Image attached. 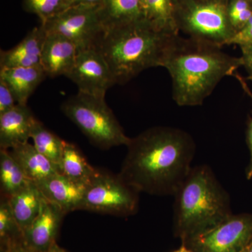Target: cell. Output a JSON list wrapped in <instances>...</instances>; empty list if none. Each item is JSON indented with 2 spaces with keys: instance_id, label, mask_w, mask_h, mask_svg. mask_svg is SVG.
<instances>
[{
  "instance_id": "6da1fadb",
  "label": "cell",
  "mask_w": 252,
  "mask_h": 252,
  "mask_svg": "<svg viewBox=\"0 0 252 252\" xmlns=\"http://www.w3.org/2000/svg\"><path fill=\"white\" fill-rule=\"evenodd\" d=\"M118 175L140 193L174 196L191 170L195 144L188 132L157 126L131 138Z\"/></svg>"
},
{
  "instance_id": "7a4b0ae2",
  "label": "cell",
  "mask_w": 252,
  "mask_h": 252,
  "mask_svg": "<svg viewBox=\"0 0 252 252\" xmlns=\"http://www.w3.org/2000/svg\"><path fill=\"white\" fill-rule=\"evenodd\" d=\"M221 48L193 38L172 36L161 67L172 79V98L182 107L202 105L220 80L235 76L243 67L241 58L225 54Z\"/></svg>"
},
{
  "instance_id": "3957f363",
  "label": "cell",
  "mask_w": 252,
  "mask_h": 252,
  "mask_svg": "<svg viewBox=\"0 0 252 252\" xmlns=\"http://www.w3.org/2000/svg\"><path fill=\"white\" fill-rule=\"evenodd\" d=\"M174 197V230L182 242L212 229L233 215L228 192L207 165L192 167Z\"/></svg>"
},
{
  "instance_id": "277c9868",
  "label": "cell",
  "mask_w": 252,
  "mask_h": 252,
  "mask_svg": "<svg viewBox=\"0 0 252 252\" xmlns=\"http://www.w3.org/2000/svg\"><path fill=\"white\" fill-rule=\"evenodd\" d=\"M172 36L140 18L106 29L95 48L107 61L116 84H124L148 68L161 67Z\"/></svg>"
},
{
  "instance_id": "5b68a950",
  "label": "cell",
  "mask_w": 252,
  "mask_h": 252,
  "mask_svg": "<svg viewBox=\"0 0 252 252\" xmlns=\"http://www.w3.org/2000/svg\"><path fill=\"white\" fill-rule=\"evenodd\" d=\"M66 117L80 129L90 142L99 148L109 149L124 145L131 138L123 130L105 97L78 92L61 107Z\"/></svg>"
},
{
  "instance_id": "8992f818",
  "label": "cell",
  "mask_w": 252,
  "mask_h": 252,
  "mask_svg": "<svg viewBox=\"0 0 252 252\" xmlns=\"http://www.w3.org/2000/svg\"><path fill=\"white\" fill-rule=\"evenodd\" d=\"M228 0H182L174 3L179 31L222 48L236 34L228 16Z\"/></svg>"
},
{
  "instance_id": "52a82bcc",
  "label": "cell",
  "mask_w": 252,
  "mask_h": 252,
  "mask_svg": "<svg viewBox=\"0 0 252 252\" xmlns=\"http://www.w3.org/2000/svg\"><path fill=\"white\" fill-rule=\"evenodd\" d=\"M139 193L119 175L96 168L86 187L80 210L114 216H131L138 211Z\"/></svg>"
},
{
  "instance_id": "ba28073f",
  "label": "cell",
  "mask_w": 252,
  "mask_h": 252,
  "mask_svg": "<svg viewBox=\"0 0 252 252\" xmlns=\"http://www.w3.org/2000/svg\"><path fill=\"white\" fill-rule=\"evenodd\" d=\"M47 34H59L77 46L78 51L95 47L104 34L102 5L67 8L41 23Z\"/></svg>"
},
{
  "instance_id": "9c48e42d",
  "label": "cell",
  "mask_w": 252,
  "mask_h": 252,
  "mask_svg": "<svg viewBox=\"0 0 252 252\" xmlns=\"http://www.w3.org/2000/svg\"><path fill=\"white\" fill-rule=\"evenodd\" d=\"M252 238V214L232 215L202 234L182 242L193 252H242Z\"/></svg>"
},
{
  "instance_id": "30bf717a",
  "label": "cell",
  "mask_w": 252,
  "mask_h": 252,
  "mask_svg": "<svg viewBox=\"0 0 252 252\" xmlns=\"http://www.w3.org/2000/svg\"><path fill=\"white\" fill-rule=\"evenodd\" d=\"M79 92L105 97L106 93L116 84L107 61L95 47L78 51L75 64L67 74Z\"/></svg>"
},
{
  "instance_id": "8fae6325",
  "label": "cell",
  "mask_w": 252,
  "mask_h": 252,
  "mask_svg": "<svg viewBox=\"0 0 252 252\" xmlns=\"http://www.w3.org/2000/svg\"><path fill=\"white\" fill-rule=\"evenodd\" d=\"M64 214L44 198L40 212L24 233V242L32 252H44L56 243Z\"/></svg>"
},
{
  "instance_id": "7c38bea8",
  "label": "cell",
  "mask_w": 252,
  "mask_h": 252,
  "mask_svg": "<svg viewBox=\"0 0 252 252\" xmlns=\"http://www.w3.org/2000/svg\"><path fill=\"white\" fill-rule=\"evenodd\" d=\"M34 184L44 199L59 207L64 215L80 210L85 186L73 182L60 172Z\"/></svg>"
},
{
  "instance_id": "4fadbf2b",
  "label": "cell",
  "mask_w": 252,
  "mask_h": 252,
  "mask_svg": "<svg viewBox=\"0 0 252 252\" xmlns=\"http://www.w3.org/2000/svg\"><path fill=\"white\" fill-rule=\"evenodd\" d=\"M77 46L59 34H47L41 56V65L47 77L55 78L71 72L77 59Z\"/></svg>"
},
{
  "instance_id": "5bb4252c",
  "label": "cell",
  "mask_w": 252,
  "mask_h": 252,
  "mask_svg": "<svg viewBox=\"0 0 252 252\" xmlns=\"http://www.w3.org/2000/svg\"><path fill=\"white\" fill-rule=\"evenodd\" d=\"M36 121L27 104H16L0 114V148L10 150L28 142Z\"/></svg>"
},
{
  "instance_id": "9a60e30c",
  "label": "cell",
  "mask_w": 252,
  "mask_h": 252,
  "mask_svg": "<svg viewBox=\"0 0 252 252\" xmlns=\"http://www.w3.org/2000/svg\"><path fill=\"white\" fill-rule=\"evenodd\" d=\"M47 33L42 26L33 28L18 45L0 53V69L41 65L43 44Z\"/></svg>"
},
{
  "instance_id": "2e32d148",
  "label": "cell",
  "mask_w": 252,
  "mask_h": 252,
  "mask_svg": "<svg viewBox=\"0 0 252 252\" xmlns=\"http://www.w3.org/2000/svg\"><path fill=\"white\" fill-rule=\"evenodd\" d=\"M47 77L41 65L0 69V79L12 91L18 104L26 105L38 86Z\"/></svg>"
},
{
  "instance_id": "e0dca14e",
  "label": "cell",
  "mask_w": 252,
  "mask_h": 252,
  "mask_svg": "<svg viewBox=\"0 0 252 252\" xmlns=\"http://www.w3.org/2000/svg\"><path fill=\"white\" fill-rule=\"evenodd\" d=\"M9 151L28 180L33 183L45 180L60 172L49 159L28 142L18 144Z\"/></svg>"
},
{
  "instance_id": "ac0fdd59",
  "label": "cell",
  "mask_w": 252,
  "mask_h": 252,
  "mask_svg": "<svg viewBox=\"0 0 252 252\" xmlns=\"http://www.w3.org/2000/svg\"><path fill=\"white\" fill-rule=\"evenodd\" d=\"M7 200L24 236L25 232L39 215L44 197L35 184L31 182Z\"/></svg>"
},
{
  "instance_id": "d6986e66",
  "label": "cell",
  "mask_w": 252,
  "mask_h": 252,
  "mask_svg": "<svg viewBox=\"0 0 252 252\" xmlns=\"http://www.w3.org/2000/svg\"><path fill=\"white\" fill-rule=\"evenodd\" d=\"M140 18L157 31L171 35L179 34L172 0H140Z\"/></svg>"
},
{
  "instance_id": "ffe728a7",
  "label": "cell",
  "mask_w": 252,
  "mask_h": 252,
  "mask_svg": "<svg viewBox=\"0 0 252 252\" xmlns=\"http://www.w3.org/2000/svg\"><path fill=\"white\" fill-rule=\"evenodd\" d=\"M95 171L96 168L89 163L77 146L64 142L61 174L73 182L86 187Z\"/></svg>"
},
{
  "instance_id": "44dd1931",
  "label": "cell",
  "mask_w": 252,
  "mask_h": 252,
  "mask_svg": "<svg viewBox=\"0 0 252 252\" xmlns=\"http://www.w3.org/2000/svg\"><path fill=\"white\" fill-rule=\"evenodd\" d=\"M28 180L9 150L0 151V187L1 198L9 199L27 187Z\"/></svg>"
},
{
  "instance_id": "7402d4cb",
  "label": "cell",
  "mask_w": 252,
  "mask_h": 252,
  "mask_svg": "<svg viewBox=\"0 0 252 252\" xmlns=\"http://www.w3.org/2000/svg\"><path fill=\"white\" fill-rule=\"evenodd\" d=\"M31 138L36 150L49 159L59 169L61 173V161L65 141L46 128L38 119L33 126Z\"/></svg>"
},
{
  "instance_id": "603a6c76",
  "label": "cell",
  "mask_w": 252,
  "mask_h": 252,
  "mask_svg": "<svg viewBox=\"0 0 252 252\" xmlns=\"http://www.w3.org/2000/svg\"><path fill=\"white\" fill-rule=\"evenodd\" d=\"M102 16L105 30L140 19V0H104Z\"/></svg>"
},
{
  "instance_id": "cb8c5ba5",
  "label": "cell",
  "mask_w": 252,
  "mask_h": 252,
  "mask_svg": "<svg viewBox=\"0 0 252 252\" xmlns=\"http://www.w3.org/2000/svg\"><path fill=\"white\" fill-rule=\"evenodd\" d=\"M23 233L13 215L7 199L0 203V244L1 246L22 240Z\"/></svg>"
},
{
  "instance_id": "d4e9b609",
  "label": "cell",
  "mask_w": 252,
  "mask_h": 252,
  "mask_svg": "<svg viewBox=\"0 0 252 252\" xmlns=\"http://www.w3.org/2000/svg\"><path fill=\"white\" fill-rule=\"evenodd\" d=\"M66 1L67 0H23V4L26 11L36 15L43 23L63 11Z\"/></svg>"
},
{
  "instance_id": "484cf974",
  "label": "cell",
  "mask_w": 252,
  "mask_h": 252,
  "mask_svg": "<svg viewBox=\"0 0 252 252\" xmlns=\"http://www.w3.org/2000/svg\"><path fill=\"white\" fill-rule=\"evenodd\" d=\"M228 16L235 33L238 32L252 16L251 0H228Z\"/></svg>"
},
{
  "instance_id": "4316f807",
  "label": "cell",
  "mask_w": 252,
  "mask_h": 252,
  "mask_svg": "<svg viewBox=\"0 0 252 252\" xmlns=\"http://www.w3.org/2000/svg\"><path fill=\"white\" fill-rule=\"evenodd\" d=\"M235 77L238 79L241 85L243 86L244 91L249 94L252 99V93L249 89L246 83L245 82V80L238 74H235ZM246 142L249 152H250V161H249L248 165L245 170V176L248 180H252V117L249 119L248 126H247Z\"/></svg>"
},
{
  "instance_id": "83f0119b",
  "label": "cell",
  "mask_w": 252,
  "mask_h": 252,
  "mask_svg": "<svg viewBox=\"0 0 252 252\" xmlns=\"http://www.w3.org/2000/svg\"><path fill=\"white\" fill-rule=\"evenodd\" d=\"M17 104L12 91L4 81L0 79V114L12 109Z\"/></svg>"
},
{
  "instance_id": "f1b7e54d",
  "label": "cell",
  "mask_w": 252,
  "mask_h": 252,
  "mask_svg": "<svg viewBox=\"0 0 252 252\" xmlns=\"http://www.w3.org/2000/svg\"><path fill=\"white\" fill-rule=\"evenodd\" d=\"M250 44H252V16L246 26L232 38L228 45L236 44L241 46Z\"/></svg>"
},
{
  "instance_id": "f546056e",
  "label": "cell",
  "mask_w": 252,
  "mask_h": 252,
  "mask_svg": "<svg viewBox=\"0 0 252 252\" xmlns=\"http://www.w3.org/2000/svg\"><path fill=\"white\" fill-rule=\"evenodd\" d=\"M242 51L243 67L248 73L247 79L252 81V44L240 46Z\"/></svg>"
},
{
  "instance_id": "4dcf8cb0",
  "label": "cell",
  "mask_w": 252,
  "mask_h": 252,
  "mask_svg": "<svg viewBox=\"0 0 252 252\" xmlns=\"http://www.w3.org/2000/svg\"><path fill=\"white\" fill-rule=\"evenodd\" d=\"M1 252H32L25 244L24 239L1 246Z\"/></svg>"
},
{
  "instance_id": "1f68e13d",
  "label": "cell",
  "mask_w": 252,
  "mask_h": 252,
  "mask_svg": "<svg viewBox=\"0 0 252 252\" xmlns=\"http://www.w3.org/2000/svg\"><path fill=\"white\" fill-rule=\"evenodd\" d=\"M103 1L104 0H67L63 11L67 8L79 5H102Z\"/></svg>"
},
{
  "instance_id": "d6a6232c",
  "label": "cell",
  "mask_w": 252,
  "mask_h": 252,
  "mask_svg": "<svg viewBox=\"0 0 252 252\" xmlns=\"http://www.w3.org/2000/svg\"><path fill=\"white\" fill-rule=\"evenodd\" d=\"M44 252H66L65 250H63V249L60 248L59 245L57 244H55V245H53L51 248H49V250H46V251Z\"/></svg>"
},
{
  "instance_id": "836d02e7",
  "label": "cell",
  "mask_w": 252,
  "mask_h": 252,
  "mask_svg": "<svg viewBox=\"0 0 252 252\" xmlns=\"http://www.w3.org/2000/svg\"><path fill=\"white\" fill-rule=\"evenodd\" d=\"M172 252H193L191 250H189L187 247H186L185 245H182L180 249L175 250V251Z\"/></svg>"
},
{
  "instance_id": "e575fe53",
  "label": "cell",
  "mask_w": 252,
  "mask_h": 252,
  "mask_svg": "<svg viewBox=\"0 0 252 252\" xmlns=\"http://www.w3.org/2000/svg\"><path fill=\"white\" fill-rule=\"evenodd\" d=\"M242 252H252V238L251 241L248 244V246L244 249L243 251Z\"/></svg>"
},
{
  "instance_id": "d590c367",
  "label": "cell",
  "mask_w": 252,
  "mask_h": 252,
  "mask_svg": "<svg viewBox=\"0 0 252 252\" xmlns=\"http://www.w3.org/2000/svg\"><path fill=\"white\" fill-rule=\"evenodd\" d=\"M172 1H173V3L177 2V1H182V0H172Z\"/></svg>"
},
{
  "instance_id": "8d00e7d4",
  "label": "cell",
  "mask_w": 252,
  "mask_h": 252,
  "mask_svg": "<svg viewBox=\"0 0 252 252\" xmlns=\"http://www.w3.org/2000/svg\"><path fill=\"white\" fill-rule=\"evenodd\" d=\"M251 1H252V0H251Z\"/></svg>"
}]
</instances>
